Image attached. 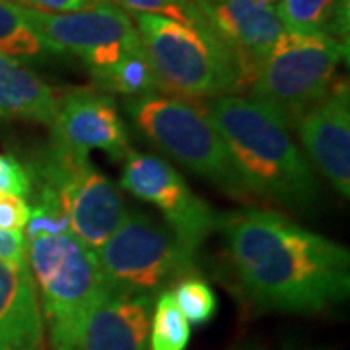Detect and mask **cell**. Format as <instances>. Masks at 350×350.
<instances>
[{
	"label": "cell",
	"mask_w": 350,
	"mask_h": 350,
	"mask_svg": "<svg viewBox=\"0 0 350 350\" xmlns=\"http://www.w3.org/2000/svg\"><path fill=\"white\" fill-rule=\"evenodd\" d=\"M239 292L259 312L323 313L349 298L350 251L269 208L218 216Z\"/></svg>",
	"instance_id": "obj_1"
},
{
	"label": "cell",
	"mask_w": 350,
	"mask_h": 350,
	"mask_svg": "<svg viewBox=\"0 0 350 350\" xmlns=\"http://www.w3.org/2000/svg\"><path fill=\"white\" fill-rule=\"evenodd\" d=\"M206 113L226 142L251 199L267 200L292 213L312 208L319 183L308 156L282 119L243 96L211 100Z\"/></svg>",
	"instance_id": "obj_2"
},
{
	"label": "cell",
	"mask_w": 350,
	"mask_h": 350,
	"mask_svg": "<svg viewBox=\"0 0 350 350\" xmlns=\"http://www.w3.org/2000/svg\"><path fill=\"white\" fill-rule=\"evenodd\" d=\"M133 20L162 94L211 101L247 90L234 55L204 18L181 24L154 14H133Z\"/></svg>",
	"instance_id": "obj_3"
},
{
	"label": "cell",
	"mask_w": 350,
	"mask_h": 350,
	"mask_svg": "<svg viewBox=\"0 0 350 350\" xmlns=\"http://www.w3.org/2000/svg\"><path fill=\"white\" fill-rule=\"evenodd\" d=\"M140 137L185 170L211 181L228 197L253 200L241 183L226 142L206 107L167 94H150L123 103Z\"/></svg>",
	"instance_id": "obj_4"
},
{
	"label": "cell",
	"mask_w": 350,
	"mask_h": 350,
	"mask_svg": "<svg viewBox=\"0 0 350 350\" xmlns=\"http://www.w3.org/2000/svg\"><path fill=\"white\" fill-rule=\"evenodd\" d=\"M197 255L163 220L138 208L126 211L111 238L96 250L111 292L150 298L197 275Z\"/></svg>",
	"instance_id": "obj_5"
},
{
	"label": "cell",
	"mask_w": 350,
	"mask_h": 350,
	"mask_svg": "<svg viewBox=\"0 0 350 350\" xmlns=\"http://www.w3.org/2000/svg\"><path fill=\"white\" fill-rule=\"evenodd\" d=\"M347 57V43L286 29L253 76L250 98L294 131L301 115L333 86L338 64Z\"/></svg>",
	"instance_id": "obj_6"
},
{
	"label": "cell",
	"mask_w": 350,
	"mask_h": 350,
	"mask_svg": "<svg viewBox=\"0 0 350 350\" xmlns=\"http://www.w3.org/2000/svg\"><path fill=\"white\" fill-rule=\"evenodd\" d=\"M24 165L31 185H45L59 195L70 232L90 250L103 245L123 222L126 204L121 189L90 162V156L49 142Z\"/></svg>",
	"instance_id": "obj_7"
},
{
	"label": "cell",
	"mask_w": 350,
	"mask_h": 350,
	"mask_svg": "<svg viewBox=\"0 0 350 350\" xmlns=\"http://www.w3.org/2000/svg\"><path fill=\"white\" fill-rule=\"evenodd\" d=\"M25 16L39 38L59 57H78L94 86L123 59L144 47L133 16L109 0H98L84 10L63 14L25 8Z\"/></svg>",
	"instance_id": "obj_8"
},
{
	"label": "cell",
	"mask_w": 350,
	"mask_h": 350,
	"mask_svg": "<svg viewBox=\"0 0 350 350\" xmlns=\"http://www.w3.org/2000/svg\"><path fill=\"white\" fill-rule=\"evenodd\" d=\"M25 253L47 331L76 319L109 292L96 251L72 232L25 239Z\"/></svg>",
	"instance_id": "obj_9"
},
{
	"label": "cell",
	"mask_w": 350,
	"mask_h": 350,
	"mask_svg": "<svg viewBox=\"0 0 350 350\" xmlns=\"http://www.w3.org/2000/svg\"><path fill=\"white\" fill-rule=\"evenodd\" d=\"M121 187L133 197L154 204L163 222L195 253L216 232L220 214L189 187L172 163L156 154L129 152L123 160Z\"/></svg>",
	"instance_id": "obj_10"
},
{
	"label": "cell",
	"mask_w": 350,
	"mask_h": 350,
	"mask_svg": "<svg viewBox=\"0 0 350 350\" xmlns=\"http://www.w3.org/2000/svg\"><path fill=\"white\" fill-rule=\"evenodd\" d=\"M156 298L107 292L82 315L49 329L53 350H148Z\"/></svg>",
	"instance_id": "obj_11"
},
{
	"label": "cell",
	"mask_w": 350,
	"mask_h": 350,
	"mask_svg": "<svg viewBox=\"0 0 350 350\" xmlns=\"http://www.w3.org/2000/svg\"><path fill=\"white\" fill-rule=\"evenodd\" d=\"M49 135L53 144L82 156L101 150L121 162L133 150L117 101L94 86L68 88L59 94Z\"/></svg>",
	"instance_id": "obj_12"
},
{
	"label": "cell",
	"mask_w": 350,
	"mask_h": 350,
	"mask_svg": "<svg viewBox=\"0 0 350 350\" xmlns=\"http://www.w3.org/2000/svg\"><path fill=\"white\" fill-rule=\"evenodd\" d=\"M204 22L234 55L245 88L286 31L269 0H195Z\"/></svg>",
	"instance_id": "obj_13"
},
{
	"label": "cell",
	"mask_w": 350,
	"mask_h": 350,
	"mask_svg": "<svg viewBox=\"0 0 350 350\" xmlns=\"http://www.w3.org/2000/svg\"><path fill=\"white\" fill-rule=\"evenodd\" d=\"M308 160L329 179L338 195H350V92L335 78L325 96L294 125Z\"/></svg>",
	"instance_id": "obj_14"
},
{
	"label": "cell",
	"mask_w": 350,
	"mask_h": 350,
	"mask_svg": "<svg viewBox=\"0 0 350 350\" xmlns=\"http://www.w3.org/2000/svg\"><path fill=\"white\" fill-rule=\"evenodd\" d=\"M45 349V319L29 267L0 261V350Z\"/></svg>",
	"instance_id": "obj_15"
},
{
	"label": "cell",
	"mask_w": 350,
	"mask_h": 350,
	"mask_svg": "<svg viewBox=\"0 0 350 350\" xmlns=\"http://www.w3.org/2000/svg\"><path fill=\"white\" fill-rule=\"evenodd\" d=\"M59 94L29 66L0 53V117L24 119L49 129Z\"/></svg>",
	"instance_id": "obj_16"
},
{
	"label": "cell",
	"mask_w": 350,
	"mask_h": 350,
	"mask_svg": "<svg viewBox=\"0 0 350 350\" xmlns=\"http://www.w3.org/2000/svg\"><path fill=\"white\" fill-rule=\"evenodd\" d=\"M276 12L288 31L323 36L349 45L350 0H280Z\"/></svg>",
	"instance_id": "obj_17"
},
{
	"label": "cell",
	"mask_w": 350,
	"mask_h": 350,
	"mask_svg": "<svg viewBox=\"0 0 350 350\" xmlns=\"http://www.w3.org/2000/svg\"><path fill=\"white\" fill-rule=\"evenodd\" d=\"M0 53L22 63H45L59 57L31 27L24 6L0 0Z\"/></svg>",
	"instance_id": "obj_18"
},
{
	"label": "cell",
	"mask_w": 350,
	"mask_h": 350,
	"mask_svg": "<svg viewBox=\"0 0 350 350\" xmlns=\"http://www.w3.org/2000/svg\"><path fill=\"white\" fill-rule=\"evenodd\" d=\"M191 340V325L179 312L172 290L162 292L150 315L148 350H187Z\"/></svg>",
	"instance_id": "obj_19"
},
{
	"label": "cell",
	"mask_w": 350,
	"mask_h": 350,
	"mask_svg": "<svg viewBox=\"0 0 350 350\" xmlns=\"http://www.w3.org/2000/svg\"><path fill=\"white\" fill-rule=\"evenodd\" d=\"M172 296L189 325H206L218 312V300L214 290L199 275H191L179 280L172 288Z\"/></svg>",
	"instance_id": "obj_20"
},
{
	"label": "cell",
	"mask_w": 350,
	"mask_h": 350,
	"mask_svg": "<svg viewBox=\"0 0 350 350\" xmlns=\"http://www.w3.org/2000/svg\"><path fill=\"white\" fill-rule=\"evenodd\" d=\"M109 2L121 6L129 14H154L181 24H195L202 18L195 0H109Z\"/></svg>",
	"instance_id": "obj_21"
},
{
	"label": "cell",
	"mask_w": 350,
	"mask_h": 350,
	"mask_svg": "<svg viewBox=\"0 0 350 350\" xmlns=\"http://www.w3.org/2000/svg\"><path fill=\"white\" fill-rule=\"evenodd\" d=\"M0 195H16L24 199L31 195L27 167L10 154H0Z\"/></svg>",
	"instance_id": "obj_22"
},
{
	"label": "cell",
	"mask_w": 350,
	"mask_h": 350,
	"mask_svg": "<svg viewBox=\"0 0 350 350\" xmlns=\"http://www.w3.org/2000/svg\"><path fill=\"white\" fill-rule=\"evenodd\" d=\"M31 206L24 197L0 195V230L2 232H24L29 220Z\"/></svg>",
	"instance_id": "obj_23"
},
{
	"label": "cell",
	"mask_w": 350,
	"mask_h": 350,
	"mask_svg": "<svg viewBox=\"0 0 350 350\" xmlns=\"http://www.w3.org/2000/svg\"><path fill=\"white\" fill-rule=\"evenodd\" d=\"M0 261L24 267L27 265L24 232H2L0 230Z\"/></svg>",
	"instance_id": "obj_24"
},
{
	"label": "cell",
	"mask_w": 350,
	"mask_h": 350,
	"mask_svg": "<svg viewBox=\"0 0 350 350\" xmlns=\"http://www.w3.org/2000/svg\"><path fill=\"white\" fill-rule=\"evenodd\" d=\"M18 6L39 10V12L51 14H63V12H76V10H84L88 6L96 4L98 0H8Z\"/></svg>",
	"instance_id": "obj_25"
},
{
	"label": "cell",
	"mask_w": 350,
	"mask_h": 350,
	"mask_svg": "<svg viewBox=\"0 0 350 350\" xmlns=\"http://www.w3.org/2000/svg\"><path fill=\"white\" fill-rule=\"evenodd\" d=\"M238 350H261V349H255V347H243V349H238Z\"/></svg>",
	"instance_id": "obj_26"
},
{
	"label": "cell",
	"mask_w": 350,
	"mask_h": 350,
	"mask_svg": "<svg viewBox=\"0 0 350 350\" xmlns=\"http://www.w3.org/2000/svg\"><path fill=\"white\" fill-rule=\"evenodd\" d=\"M269 2H273V0H269Z\"/></svg>",
	"instance_id": "obj_27"
}]
</instances>
